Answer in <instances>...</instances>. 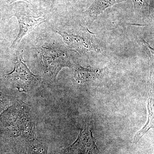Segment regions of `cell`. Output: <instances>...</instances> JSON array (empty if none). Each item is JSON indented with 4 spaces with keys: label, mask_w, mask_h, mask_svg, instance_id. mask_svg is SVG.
I'll list each match as a JSON object with an SVG mask.
<instances>
[{
    "label": "cell",
    "mask_w": 154,
    "mask_h": 154,
    "mask_svg": "<svg viewBox=\"0 0 154 154\" xmlns=\"http://www.w3.org/2000/svg\"><path fill=\"white\" fill-rule=\"evenodd\" d=\"M41 63L45 75L51 82H55L59 72L63 68L72 67L66 50L57 46L42 47Z\"/></svg>",
    "instance_id": "cell-1"
},
{
    "label": "cell",
    "mask_w": 154,
    "mask_h": 154,
    "mask_svg": "<svg viewBox=\"0 0 154 154\" xmlns=\"http://www.w3.org/2000/svg\"><path fill=\"white\" fill-rule=\"evenodd\" d=\"M94 124L91 113H88L76 140L65 149L66 154H102L93 136Z\"/></svg>",
    "instance_id": "cell-2"
},
{
    "label": "cell",
    "mask_w": 154,
    "mask_h": 154,
    "mask_svg": "<svg viewBox=\"0 0 154 154\" xmlns=\"http://www.w3.org/2000/svg\"><path fill=\"white\" fill-rule=\"evenodd\" d=\"M56 32L63 37L65 43L73 50L80 53L91 51H100L94 33L90 32L88 28L77 30H57Z\"/></svg>",
    "instance_id": "cell-3"
},
{
    "label": "cell",
    "mask_w": 154,
    "mask_h": 154,
    "mask_svg": "<svg viewBox=\"0 0 154 154\" xmlns=\"http://www.w3.org/2000/svg\"><path fill=\"white\" fill-rule=\"evenodd\" d=\"M7 75L14 87L21 92L30 91L35 87L40 79L28 68L22 55L18 56L14 70Z\"/></svg>",
    "instance_id": "cell-4"
},
{
    "label": "cell",
    "mask_w": 154,
    "mask_h": 154,
    "mask_svg": "<svg viewBox=\"0 0 154 154\" xmlns=\"http://www.w3.org/2000/svg\"><path fill=\"white\" fill-rule=\"evenodd\" d=\"M14 16L18 20L19 30L17 38L12 45V47H14L19 45L24 36L46 20L44 14L36 15L31 11L25 10L17 11Z\"/></svg>",
    "instance_id": "cell-5"
},
{
    "label": "cell",
    "mask_w": 154,
    "mask_h": 154,
    "mask_svg": "<svg viewBox=\"0 0 154 154\" xmlns=\"http://www.w3.org/2000/svg\"><path fill=\"white\" fill-rule=\"evenodd\" d=\"M125 1L126 0H94L91 6L84 13V20L86 25L90 27L106 9Z\"/></svg>",
    "instance_id": "cell-6"
},
{
    "label": "cell",
    "mask_w": 154,
    "mask_h": 154,
    "mask_svg": "<svg viewBox=\"0 0 154 154\" xmlns=\"http://www.w3.org/2000/svg\"><path fill=\"white\" fill-rule=\"evenodd\" d=\"M152 96H149L147 101V120L144 126L135 135L133 143H137L149 129L154 128V106Z\"/></svg>",
    "instance_id": "cell-7"
},
{
    "label": "cell",
    "mask_w": 154,
    "mask_h": 154,
    "mask_svg": "<svg viewBox=\"0 0 154 154\" xmlns=\"http://www.w3.org/2000/svg\"><path fill=\"white\" fill-rule=\"evenodd\" d=\"M100 72L98 69H93L91 68H86L77 65L75 67L74 77L77 82L81 84L95 79Z\"/></svg>",
    "instance_id": "cell-8"
},
{
    "label": "cell",
    "mask_w": 154,
    "mask_h": 154,
    "mask_svg": "<svg viewBox=\"0 0 154 154\" xmlns=\"http://www.w3.org/2000/svg\"><path fill=\"white\" fill-rule=\"evenodd\" d=\"M31 147L32 154H47L48 147L44 144L36 143Z\"/></svg>",
    "instance_id": "cell-9"
},
{
    "label": "cell",
    "mask_w": 154,
    "mask_h": 154,
    "mask_svg": "<svg viewBox=\"0 0 154 154\" xmlns=\"http://www.w3.org/2000/svg\"><path fill=\"white\" fill-rule=\"evenodd\" d=\"M135 9H140L147 5L145 0H132Z\"/></svg>",
    "instance_id": "cell-10"
},
{
    "label": "cell",
    "mask_w": 154,
    "mask_h": 154,
    "mask_svg": "<svg viewBox=\"0 0 154 154\" xmlns=\"http://www.w3.org/2000/svg\"><path fill=\"white\" fill-rule=\"evenodd\" d=\"M9 1V2L12 3L14 2H16V1H25V2H34V1H37V0H8Z\"/></svg>",
    "instance_id": "cell-11"
}]
</instances>
